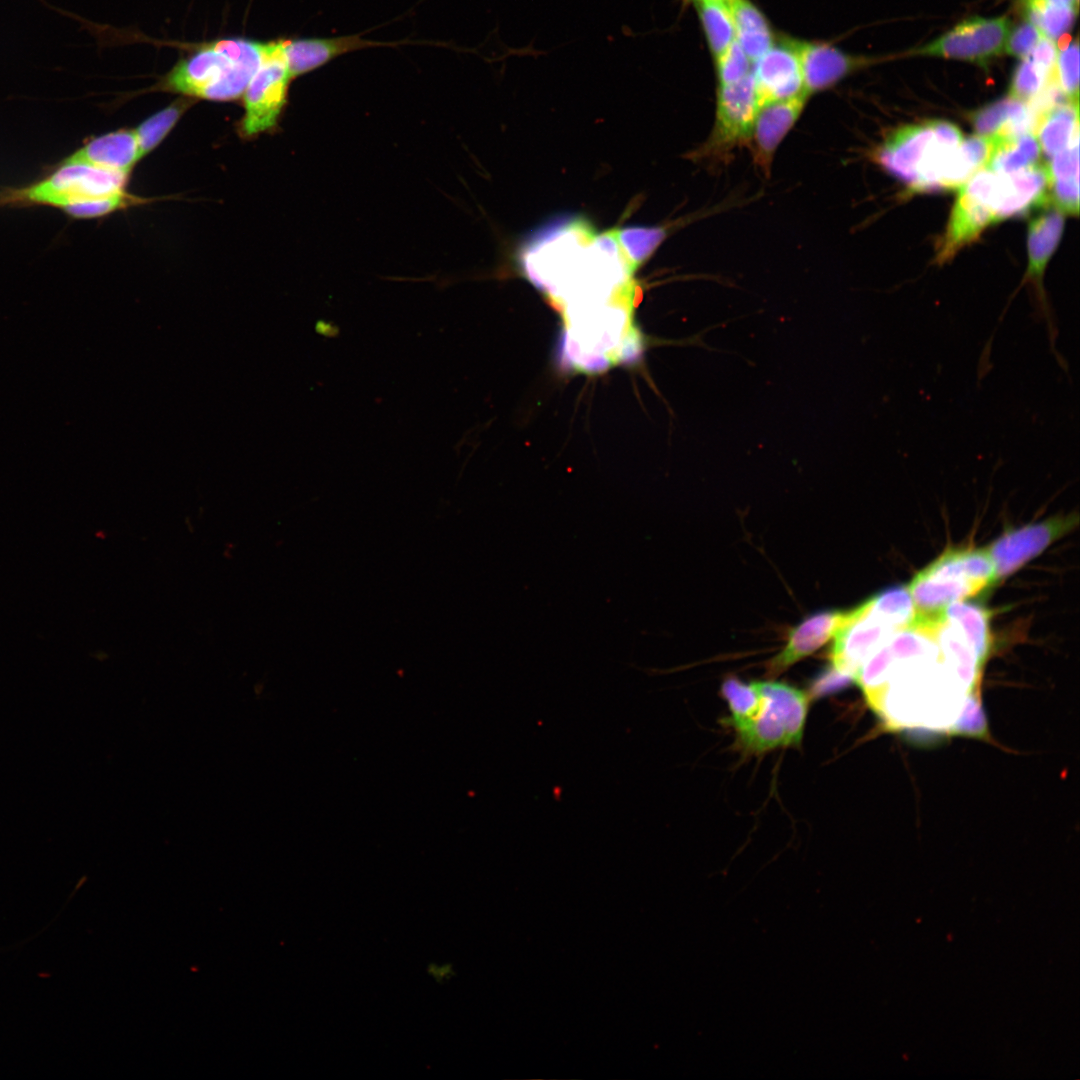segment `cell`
Here are the masks:
<instances>
[{
    "mask_svg": "<svg viewBox=\"0 0 1080 1080\" xmlns=\"http://www.w3.org/2000/svg\"><path fill=\"white\" fill-rule=\"evenodd\" d=\"M696 10L713 57H717L735 41V28L729 5L697 2Z\"/></svg>",
    "mask_w": 1080,
    "mask_h": 1080,
    "instance_id": "d4e9b609",
    "label": "cell"
},
{
    "mask_svg": "<svg viewBox=\"0 0 1080 1080\" xmlns=\"http://www.w3.org/2000/svg\"><path fill=\"white\" fill-rule=\"evenodd\" d=\"M995 140L987 169L1000 174H1010L1038 163L1041 148L1033 133Z\"/></svg>",
    "mask_w": 1080,
    "mask_h": 1080,
    "instance_id": "603a6c76",
    "label": "cell"
},
{
    "mask_svg": "<svg viewBox=\"0 0 1080 1080\" xmlns=\"http://www.w3.org/2000/svg\"><path fill=\"white\" fill-rule=\"evenodd\" d=\"M265 42L230 37L199 44L160 80L159 90L212 101H231L244 91L263 58Z\"/></svg>",
    "mask_w": 1080,
    "mask_h": 1080,
    "instance_id": "6da1fadb",
    "label": "cell"
},
{
    "mask_svg": "<svg viewBox=\"0 0 1080 1080\" xmlns=\"http://www.w3.org/2000/svg\"><path fill=\"white\" fill-rule=\"evenodd\" d=\"M994 582L995 568L986 548L948 550L908 586L915 617H937L948 605L974 596Z\"/></svg>",
    "mask_w": 1080,
    "mask_h": 1080,
    "instance_id": "3957f363",
    "label": "cell"
},
{
    "mask_svg": "<svg viewBox=\"0 0 1080 1080\" xmlns=\"http://www.w3.org/2000/svg\"><path fill=\"white\" fill-rule=\"evenodd\" d=\"M428 972L438 982H443L450 979L454 972L450 964H431L428 967Z\"/></svg>",
    "mask_w": 1080,
    "mask_h": 1080,
    "instance_id": "d590c367",
    "label": "cell"
},
{
    "mask_svg": "<svg viewBox=\"0 0 1080 1080\" xmlns=\"http://www.w3.org/2000/svg\"><path fill=\"white\" fill-rule=\"evenodd\" d=\"M1034 132L1042 151L1052 158L1079 137V104L1066 100L1053 105L1040 115Z\"/></svg>",
    "mask_w": 1080,
    "mask_h": 1080,
    "instance_id": "44dd1931",
    "label": "cell"
},
{
    "mask_svg": "<svg viewBox=\"0 0 1080 1080\" xmlns=\"http://www.w3.org/2000/svg\"><path fill=\"white\" fill-rule=\"evenodd\" d=\"M847 613L826 610L806 618L790 632L784 649L770 661L769 674L779 675L824 645L845 622Z\"/></svg>",
    "mask_w": 1080,
    "mask_h": 1080,
    "instance_id": "2e32d148",
    "label": "cell"
},
{
    "mask_svg": "<svg viewBox=\"0 0 1080 1080\" xmlns=\"http://www.w3.org/2000/svg\"><path fill=\"white\" fill-rule=\"evenodd\" d=\"M1042 36L1039 29L1026 20L1009 31L1004 52L1024 59L1030 55Z\"/></svg>",
    "mask_w": 1080,
    "mask_h": 1080,
    "instance_id": "836d02e7",
    "label": "cell"
},
{
    "mask_svg": "<svg viewBox=\"0 0 1080 1080\" xmlns=\"http://www.w3.org/2000/svg\"><path fill=\"white\" fill-rule=\"evenodd\" d=\"M693 1L695 3H697V2H714V3H723V4L729 5L734 0H693Z\"/></svg>",
    "mask_w": 1080,
    "mask_h": 1080,
    "instance_id": "74e56055",
    "label": "cell"
},
{
    "mask_svg": "<svg viewBox=\"0 0 1080 1080\" xmlns=\"http://www.w3.org/2000/svg\"><path fill=\"white\" fill-rule=\"evenodd\" d=\"M285 40L265 42L261 63L243 94V136L252 137L273 128L287 102L292 79L284 51Z\"/></svg>",
    "mask_w": 1080,
    "mask_h": 1080,
    "instance_id": "8992f818",
    "label": "cell"
},
{
    "mask_svg": "<svg viewBox=\"0 0 1080 1080\" xmlns=\"http://www.w3.org/2000/svg\"><path fill=\"white\" fill-rule=\"evenodd\" d=\"M752 76L761 106L806 93L795 41L776 40L752 62Z\"/></svg>",
    "mask_w": 1080,
    "mask_h": 1080,
    "instance_id": "7c38bea8",
    "label": "cell"
},
{
    "mask_svg": "<svg viewBox=\"0 0 1080 1080\" xmlns=\"http://www.w3.org/2000/svg\"><path fill=\"white\" fill-rule=\"evenodd\" d=\"M378 45L385 44L363 39L357 34L333 38L286 39L284 51L290 75L295 78L348 52Z\"/></svg>",
    "mask_w": 1080,
    "mask_h": 1080,
    "instance_id": "ac0fdd59",
    "label": "cell"
},
{
    "mask_svg": "<svg viewBox=\"0 0 1080 1080\" xmlns=\"http://www.w3.org/2000/svg\"><path fill=\"white\" fill-rule=\"evenodd\" d=\"M760 107L752 73L739 82L718 85L715 122L696 152L698 159L721 162L734 149L747 144Z\"/></svg>",
    "mask_w": 1080,
    "mask_h": 1080,
    "instance_id": "52a82bcc",
    "label": "cell"
},
{
    "mask_svg": "<svg viewBox=\"0 0 1080 1080\" xmlns=\"http://www.w3.org/2000/svg\"><path fill=\"white\" fill-rule=\"evenodd\" d=\"M714 59L719 85L739 82L751 74L752 61L736 41Z\"/></svg>",
    "mask_w": 1080,
    "mask_h": 1080,
    "instance_id": "d6a6232c",
    "label": "cell"
},
{
    "mask_svg": "<svg viewBox=\"0 0 1080 1080\" xmlns=\"http://www.w3.org/2000/svg\"><path fill=\"white\" fill-rule=\"evenodd\" d=\"M1077 524L1078 515L1069 514L1007 531L986 548L994 564L995 582L1016 572Z\"/></svg>",
    "mask_w": 1080,
    "mask_h": 1080,
    "instance_id": "8fae6325",
    "label": "cell"
},
{
    "mask_svg": "<svg viewBox=\"0 0 1080 1080\" xmlns=\"http://www.w3.org/2000/svg\"><path fill=\"white\" fill-rule=\"evenodd\" d=\"M1058 52L1056 42L1042 36L1028 57L1048 73L1055 74Z\"/></svg>",
    "mask_w": 1080,
    "mask_h": 1080,
    "instance_id": "e575fe53",
    "label": "cell"
},
{
    "mask_svg": "<svg viewBox=\"0 0 1080 1080\" xmlns=\"http://www.w3.org/2000/svg\"><path fill=\"white\" fill-rule=\"evenodd\" d=\"M1057 209L1072 215L1079 211V137L1052 157L1048 165Z\"/></svg>",
    "mask_w": 1080,
    "mask_h": 1080,
    "instance_id": "7402d4cb",
    "label": "cell"
},
{
    "mask_svg": "<svg viewBox=\"0 0 1080 1080\" xmlns=\"http://www.w3.org/2000/svg\"><path fill=\"white\" fill-rule=\"evenodd\" d=\"M998 175L997 222L1023 216L1047 203L1051 185L1048 165L1037 163L1015 173Z\"/></svg>",
    "mask_w": 1080,
    "mask_h": 1080,
    "instance_id": "9a60e30c",
    "label": "cell"
},
{
    "mask_svg": "<svg viewBox=\"0 0 1080 1080\" xmlns=\"http://www.w3.org/2000/svg\"><path fill=\"white\" fill-rule=\"evenodd\" d=\"M128 175L84 163L60 161L42 179L0 191V207L51 206L67 209L93 199L125 193Z\"/></svg>",
    "mask_w": 1080,
    "mask_h": 1080,
    "instance_id": "277c9868",
    "label": "cell"
},
{
    "mask_svg": "<svg viewBox=\"0 0 1080 1080\" xmlns=\"http://www.w3.org/2000/svg\"><path fill=\"white\" fill-rule=\"evenodd\" d=\"M1054 81H1056L1055 74L1048 73L1026 57L1015 68L1009 87V97L1030 103Z\"/></svg>",
    "mask_w": 1080,
    "mask_h": 1080,
    "instance_id": "f1b7e54d",
    "label": "cell"
},
{
    "mask_svg": "<svg viewBox=\"0 0 1080 1080\" xmlns=\"http://www.w3.org/2000/svg\"><path fill=\"white\" fill-rule=\"evenodd\" d=\"M759 694L755 711L731 724L743 747L762 753L801 743L808 713V696L790 685L774 681L752 682Z\"/></svg>",
    "mask_w": 1080,
    "mask_h": 1080,
    "instance_id": "5b68a950",
    "label": "cell"
},
{
    "mask_svg": "<svg viewBox=\"0 0 1080 1080\" xmlns=\"http://www.w3.org/2000/svg\"><path fill=\"white\" fill-rule=\"evenodd\" d=\"M808 98L807 93H802L760 107L747 144L754 164L766 177L778 146L799 119Z\"/></svg>",
    "mask_w": 1080,
    "mask_h": 1080,
    "instance_id": "4fadbf2b",
    "label": "cell"
},
{
    "mask_svg": "<svg viewBox=\"0 0 1080 1080\" xmlns=\"http://www.w3.org/2000/svg\"><path fill=\"white\" fill-rule=\"evenodd\" d=\"M1045 2L1053 5H1065L1078 8V0H1044Z\"/></svg>",
    "mask_w": 1080,
    "mask_h": 1080,
    "instance_id": "8d00e7d4",
    "label": "cell"
},
{
    "mask_svg": "<svg viewBox=\"0 0 1080 1080\" xmlns=\"http://www.w3.org/2000/svg\"><path fill=\"white\" fill-rule=\"evenodd\" d=\"M721 691L731 711V716L726 719L729 725L749 717L758 705L759 694L752 682L745 684L737 678H729L724 681Z\"/></svg>",
    "mask_w": 1080,
    "mask_h": 1080,
    "instance_id": "1f68e13d",
    "label": "cell"
},
{
    "mask_svg": "<svg viewBox=\"0 0 1080 1080\" xmlns=\"http://www.w3.org/2000/svg\"><path fill=\"white\" fill-rule=\"evenodd\" d=\"M1055 76L1065 99L1079 103V45L1077 39L1070 41L1058 52Z\"/></svg>",
    "mask_w": 1080,
    "mask_h": 1080,
    "instance_id": "4dcf8cb0",
    "label": "cell"
},
{
    "mask_svg": "<svg viewBox=\"0 0 1080 1080\" xmlns=\"http://www.w3.org/2000/svg\"><path fill=\"white\" fill-rule=\"evenodd\" d=\"M943 614L962 629L973 645L978 657L985 663L992 643L990 633L991 612L972 603L957 601L948 605Z\"/></svg>",
    "mask_w": 1080,
    "mask_h": 1080,
    "instance_id": "cb8c5ba5",
    "label": "cell"
},
{
    "mask_svg": "<svg viewBox=\"0 0 1080 1080\" xmlns=\"http://www.w3.org/2000/svg\"><path fill=\"white\" fill-rule=\"evenodd\" d=\"M735 41L754 62L776 41L772 27L763 12L750 0H734L729 4Z\"/></svg>",
    "mask_w": 1080,
    "mask_h": 1080,
    "instance_id": "ffe728a7",
    "label": "cell"
},
{
    "mask_svg": "<svg viewBox=\"0 0 1080 1080\" xmlns=\"http://www.w3.org/2000/svg\"><path fill=\"white\" fill-rule=\"evenodd\" d=\"M1073 6L1053 5L1036 0L1024 6L1026 19L1034 24L1044 37L1056 41L1073 25L1077 15Z\"/></svg>",
    "mask_w": 1080,
    "mask_h": 1080,
    "instance_id": "4316f807",
    "label": "cell"
},
{
    "mask_svg": "<svg viewBox=\"0 0 1080 1080\" xmlns=\"http://www.w3.org/2000/svg\"><path fill=\"white\" fill-rule=\"evenodd\" d=\"M668 234L665 226L626 227L616 229V235L624 256L636 269L646 261L664 241Z\"/></svg>",
    "mask_w": 1080,
    "mask_h": 1080,
    "instance_id": "83f0119b",
    "label": "cell"
},
{
    "mask_svg": "<svg viewBox=\"0 0 1080 1080\" xmlns=\"http://www.w3.org/2000/svg\"><path fill=\"white\" fill-rule=\"evenodd\" d=\"M1037 119L1028 103L1008 97L982 107L974 113L972 122L980 135L1004 139L1033 133Z\"/></svg>",
    "mask_w": 1080,
    "mask_h": 1080,
    "instance_id": "d6986e66",
    "label": "cell"
},
{
    "mask_svg": "<svg viewBox=\"0 0 1080 1080\" xmlns=\"http://www.w3.org/2000/svg\"><path fill=\"white\" fill-rule=\"evenodd\" d=\"M997 181L998 174L986 168L975 173L962 187L938 246V264L951 260L960 249L975 241L987 226L997 222Z\"/></svg>",
    "mask_w": 1080,
    "mask_h": 1080,
    "instance_id": "ba28073f",
    "label": "cell"
},
{
    "mask_svg": "<svg viewBox=\"0 0 1080 1080\" xmlns=\"http://www.w3.org/2000/svg\"><path fill=\"white\" fill-rule=\"evenodd\" d=\"M794 41L801 66L804 90L809 96L832 88L848 75L871 62V59L850 55L827 42Z\"/></svg>",
    "mask_w": 1080,
    "mask_h": 1080,
    "instance_id": "5bb4252c",
    "label": "cell"
},
{
    "mask_svg": "<svg viewBox=\"0 0 1080 1080\" xmlns=\"http://www.w3.org/2000/svg\"><path fill=\"white\" fill-rule=\"evenodd\" d=\"M191 101L180 98L153 114L134 129L140 159L152 151L174 127Z\"/></svg>",
    "mask_w": 1080,
    "mask_h": 1080,
    "instance_id": "484cf974",
    "label": "cell"
},
{
    "mask_svg": "<svg viewBox=\"0 0 1080 1080\" xmlns=\"http://www.w3.org/2000/svg\"><path fill=\"white\" fill-rule=\"evenodd\" d=\"M961 131L948 121L932 120L905 125L891 133L875 153V160L912 192L950 190Z\"/></svg>",
    "mask_w": 1080,
    "mask_h": 1080,
    "instance_id": "7a4b0ae2",
    "label": "cell"
},
{
    "mask_svg": "<svg viewBox=\"0 0 1080 1080\" xmlns=\"http://www.w3.org/2000/svg\"><path fill=\"white\" fill-rule=\"evenodd\" d=\"M897 632L874 608L872 598L868 599L849 610L845 622L835 632L830 653L832 666L852 680L864 660Z\"/></svg>",
    "mask_w": 1080,
    "mask_h": 1080,
    "instance_id": "30bf717a",
    "label": "cell"
},
{
    "mask_svg": "<svg viewBox=\"0 0 1080 1080\" xmlns=\"http://www.w3.org/2000/svg\"><path fill=\"white\" fill-rule=\"evenodd\" d=\"M1009 31L1010 21L1006 16H973L917 48L913 54L964 60L984 67L1004 52Z\"/></svg>",
    "mask_w": 1080,
    "mask_h": 1080,
    "instance_id": "9c48e42d",
    "label": "cell"
},
{
    "mask_svg": "<svg viewBox=\"0 0 1080 1080\" xmlns=\"http://www.w3.org/2000/svg\"><path fill=\"white\" fill-rule=\"evenodd\" d=\"M138 160L135 131L122 129L90 139L61 161L89 164L128 175Z\"/></svg>",
    "mask_w": 1080,
    "mask_h": 1080,
    "instance_id": "e0dca14e",
    "label": "cell"
},
{
    "mask_svg": "<svg viewBox=\"0 0 1080 1080\" xmlns=\"http://www.w3.org/2000/svg\"><path fill=\"white\" fill-rule=\"evenodd\" d=\"M874 608L899 631L911 627L916 610L908 588L895 586L872 597Z\"/></svg>",
    "mask_w": 1080,
    "mask_h": 1080,
    "instance_id": "f546056e",
    "label": "cell"
},
{
    "mask_svg": "<svg viewBox=\"0 0 1080 1080\" xmlns=\"http://www.w3.org/2000/svg\"><path fill=\"white\" fill-rule=\"evenodd\" d=\"M1021 1H1022L1023 6H1025V5H1027V4H1029V3L1033 2V1H1036V0H1021Z\"/></svg>",
    "mask_w": 1080,
    "mask_h": 1080,
    "instance_id": "f35d334b",
    "label": "cell"
}]
</instances>
